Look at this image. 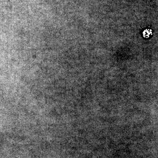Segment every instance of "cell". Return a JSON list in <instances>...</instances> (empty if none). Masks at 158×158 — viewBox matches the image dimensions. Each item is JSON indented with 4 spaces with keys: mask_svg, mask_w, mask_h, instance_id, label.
Listing matches in <instances>:
<instances>
[{
    "mask_svg": "<svg viewBox=\"0 0 158 158\" xmlns=\"http://www.w3.org/2000/svg\"><path fill=\"white\" fill-rule=\"evenodd\" d=\"M143 37L145 38H149L150 36H152L153 34V31L152 30L150 29H145L143 31Z\"/></svg>",
    "mask_w": 158,
    "mask_h": 158,
    "instance_id": "6da1fadb",
    "label": "cell"
}]
</instances>
